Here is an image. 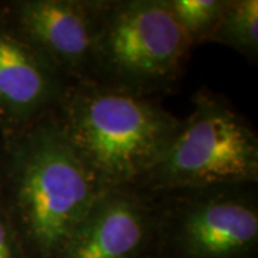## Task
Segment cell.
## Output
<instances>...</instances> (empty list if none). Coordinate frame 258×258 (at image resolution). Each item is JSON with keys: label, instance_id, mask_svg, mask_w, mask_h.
<instances>
[{"label": "cell", "instance_id": "6da1fadb", "mask_svg": "<svg viewBox=\"0 0 258 258\" xmlns=\"http://www.w3.org/2000/svg\"><path fill=\"white\" fill-rule=\"evenodd\" d=\"M102 191L56 109L0 131V212L26 258H57Z\"/></svg>", "mask_w": 258, "mask_h": 258}, {"label": "cell", "instance_id": "ba28073f", "mask_svg": "<svg viewBox=\"0 0 258 258\" xmlns=\"http://www.w3.org/2000/svg\"><path fill=\"white\" fill-rule=\"evenodd\" d=\"M71 83L0 19V131L55 111Z\"/></svg>", "mask_w": 258, "mask_h": 258}, {"label": "cell", "instance_id": "277c9868", "mask_svg": "<svg viewBox=\"0 0 258 258\" xmlns=\"http://www.w3.org/2000/svg\"><path fill=\"white\" fill-rule=\"evenodd\" d=\"M220 184H258V135L225 96L203 88L165 155L135 185L157 192Z\"/></svg>", "mask_w": 258, "mask_h": 258}, {"label": "cell", "instance_id": "5b68a950", "mask_svg": "<svg viewBox=\"0 0 258 258\" xmlns=\"http://www.w3.org/2000/svg\"><path fill=\"white\" fill-rule=\"evenodd\" d=\"M152 195L157 258H258V184L186 186Z\"/></svg>", "mask_w": 258, "mask_h": 258}, {"label": "cell", "instance_id": "3957f363", "mask_svg": "<svg viewBox=\"0 0 258 258\" xmlns=\"http://www.w3.org/2000/svg\"><path fill=\"white\" fill-rule=\"evenodd\" d=\"M192 47L164 0H102L85 82L152 98L174 88Z\"/></svg>", "mask_w": 258, "mask_h": 258}, {"label": "cell", "instance_id": "9c48e42d", "mask_svg": "<svg viewBox=\"0 0 258 258\" xmlns=\"http://www.w3.org/2000/svg\"><path fill=\"white\" fill-rule=\"evenodd\" d=\"M211 43L231 47L251 63L258 60V2L227 0Z\"/></svg>", "mask_w": 258, "mask_h": 258}, {"label": "cell", "instance_id": "8992f818", "mask_svg": "<svg viewBox=\"0 0 258 258\" xmlns=\"http://www.w3.org/2000/svg\"><path fill=\"white\" fill-rule=\"evenodd\" d=\"M102 0H10L0 19L69 82L89 74Z\"/></svg>", "mask_w": 258, "mask_h": 258}, {"label": "cell", "instance_id": "30bf717a", "mask_svg": "<svg viewBox=\"0 0 258 258\" xmlns=\"http://www.w3.org/2000/svg\"><path fill=\"white\" fill-rule=\"evenodd\" d=\"M227 0H164L176 25L192 46L211 40Z\"/></svg>", "mask_w": 258, "mask_h": 258}, {"label": "cell", "instance_id": "7a4b0ae2", "mask_svg": "<svg viewBox=\"0 0 258 258\" xmlns=\"http://www.w3.org/2000/svg\"><path fill=\"white\" fill-rule=\"evenodd\" d=\"M56 113L103 191L138 184L165 155L182 122L152 98L92 82L71 83Z\"/></svg>", "mask_w": 258, "mask_h": 258}, {"label": "cell", "instance_id": "8fae6325", "mask_svg": "<svg viewBox=\"0 0 258 258\" xmlns=\"http://www.w3.org/2000/svg\"><path fill=\"white\" fill-rule=\"evenodd\" d=\"M0 258H26L8 220L0 212Z\"/></svg>", "mask_w": 258, "mask_h": 258}, {"label": "cell", "instance_id": "52a82bcc", "mask_svg": "<svg viewBox=\"0 0 258 258\" xmlns=\"http://www.w3.org/2000/svg\"><path fill=\"white\" fill-rule=\"evenodd\" d=\"M154 195L137 185L102 191L57 258H157Z\"/></svg>", "mask_w": 258, "mask_h": 258}]
</instances>
